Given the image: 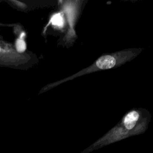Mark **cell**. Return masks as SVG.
<instances>
[{
	"instance_id": "obj_1",
	"label": "cell",
	"mask_w": 153,
	"mask_h": 153,
	"mask_svg": "<svg viewBox=\"0 0 153 153\" xmlns=\"http://www.w3.org/2000/svg\"><path fill=\"white\" fill-rule=\"evenodd\" d=\"M116 63L115 59L109 55L100 57L96 62L97 68L102 69H108L113 68Z\"/></svg>"
},
{
	"instance_id": "obj_2",
	"label": "cell",
	"mask_w": 153,
	"mask_h": 153,
	"mask_svg": "<svg viewBox=\"0 0 153 153\" xmlns=\"http://www.w3.org/2000/svg\"><path fill=\"white\" fill-rule=\"evenodd\" d=\"M139 117V115L137 111H132L130 112L125 117L124 120V124L126 128L128 130L132 129L134 127Z\"/></svg>"
},
{
	"instance_id": "obj_3",
	"label": "cell",
	"mask_w": 153,
	"mask_h": 153,
	"mask_svg": "<svg viewBox=\"0 0 153 153\" xmlns=\"http://www.w3.org/2000/svg\"><path fill=\"white\" fill-rule=\"evenodd\" d=\"M51 22L53 25L57 27H62L64 24V20L61 14H56L52 17Z\"/></svg>"
},
{
	"instance_id": "obj_4",
	"label": "cell",
	"mask_w": 153,
	"mask_h": 153,
	"mask_svg": "<svg viewBox=\"0 0 153 153\" xmlns=\"http://www.w3.org/2000/svg\"><path fill=\"white\" fill-rule=\"evenodd\" d=\"M16 47L17 50L20 53L25 51L26 48V45L25 42L24 41V40H23L21 38H19L17 39L16 43Z\"/></svg>"
},
{
	"instance_id": "obj_5",
	"label": "cell",
	"mask_w": 153,
	"mask_h": 153,
	"mask_svg": "<svg viewBox=\"0 0 153 153\" xmlns=\"http://www.w3.org/2000/svg\"><path fill=\"white\" fill-rule=\"evenodd\" d=\"M0 50H1V48H0Z\"/></svg>"
}]
</instances>
